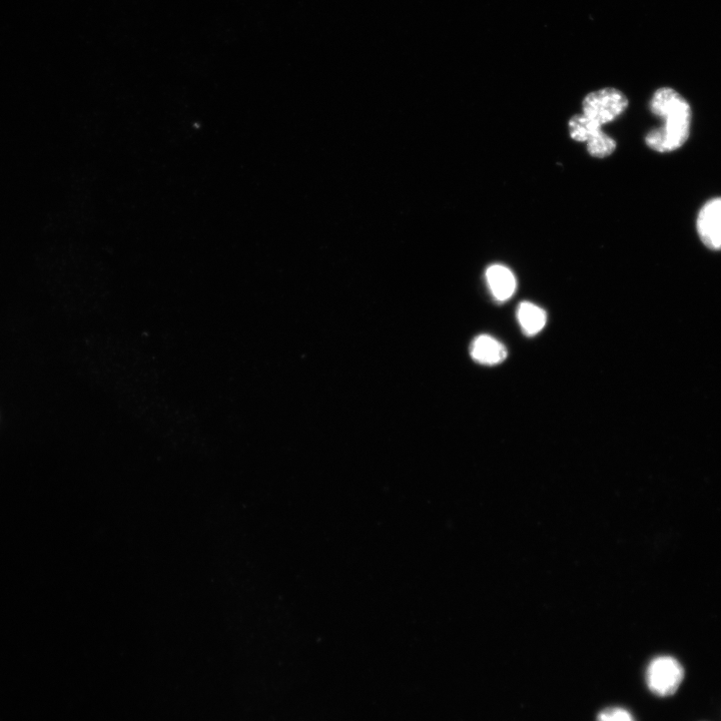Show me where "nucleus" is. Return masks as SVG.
<instances>
[{"label": "nucleus", "instance_id": "obj_9", "mask_svg": "<svg viewBox=\"0 0 721 721\" xmlns=\"http://www.w3.org/2000/svg\"><path fill=\"white\" fill-rule=\"evenodd\" d=\"M616 149L615 141L602 131L597 133L587 142L589 154L598 159L610 156Z\"/></svg>", "mask_w": 721, "mask_h": 721}, {"label": "nucleus", "instance_id": "obj_8", "mask_svg": "<svg viewBox=\"0 0 721 721\" xmlns=\"http://www.w3.org/2000/svg\"><path fill=\"white\" fill-rule=\"evenodd\" d=\"M601 126L587 116L577 115L569 122V133L576 142H588L601 131Z\"/></svg>", "mask_w": 721, "mask_h": 721}, {"label": "nucleus", "instance_id": "obj_7", "mask_svg": "<svg viewBox=\"0 0 721 721\" xmlns=\"http://www.w3.org/2000/svg\"><path fill=\"white\" fill-rule=\"evenodd\" d=\"M517 319L527 336H534L542 331L547 320L545 311L529 302H523L519 305Z\"/></svg>", "mask_w": 721, "mask_h": 721}, {"label": "nucleus", "instance_id": "obj_3", "mask_svg": "<svg viewBox=\"0 0 721 721\" xmlns=\"http://www.w3.org/2000/svg\"><path fill=\"white\" fill-rule=\"evenodd\" d=\"M628 107L626 97L616 89H603L589 94L583 102V114L601 127L613 122Z\"/></svg>", "mask_w": 721, "mask_h": 721}, {"label": "nucleus", "instance_id": "obj_5", "mask_svg": "<svg viewBox=\"0 0 721 721\" xmlns=\"http://www.w3.org/2000/svg\"><path fill=\"white\" fill-rule=\"evenodd\" d=\"M470 354L476 362L489 366L500 364L507 358L505 346L488 335H481L473 341Z\"/></svg>", "mask_w": 721, "mask_h": 721}, {"label": "nucleus", "instance_id": "obj_2", "mask_svg": "<svg viewBox=\"0 0 721 721\" xmlns=\"http://www.w3.org/2000/svg\"><path fill=\"white\" fill-rule=\"evenodd\" d=\"M683 678L682 665L670 656L654 658L646 670V683L649 690L660 697L673 695L680 687Z\"/></svg>", "mask_w": 721, "mask_h": 721}, {"label": "nucleus", "instance_id": "obj_10", "mask_svg": "<svg viewBox=\"0 0 721 721\" xmlns=\"http://www.w3.org/2000/svg\"><path fill=\"white\" fill-rule=\"evenodd\" d=\"M596 721H635V719L625 708L608 707L598 714Z\"/></svg>", "mask_w": 721, "mask_h": 721}, {"label": "nucleus", "instance_id": "obj_4", "mask_svg": "<svg viewBox=\"0 0 721 721\" xmlns=\"http://www.w3.org/2000/svg\"><path fill=\"white\" fill-rule=\"evenodd\" d=\"M696 228L704 246L713 251L721 250V198L712 199L701 208Z\"/></svg>", "mask_w": 721, "mask_h": 721}, {"label": "nucleus", "instance_id": "obj_6", "mask_svg": "<svg viewBox=\"0 0 721 721\" xmlns=\"http://www.w3.org/2000/svg\"><path fill=\"white\" fill-rule=\"evenodd\" d=\"M486 280L490 291L498 302L509 300L516 290V279L513 273L501 265H493L486 272Z\"/></svg>", "mask_w": 721, "mask_h": 721}, {"label": "nucleus", "instance_id": "obj_1", "mask_svg": "<svg viewBox=\"0 0 721 721\" xmlns=\"http://www.w3.org/2000/svg\"><path fill=\"white\" fill-rule=\"evenodd\" d=\"M650 110L663 126L646 136V145L657 153L680 149L689 138L691 126L692 113L686 100L672 89H659L652 97Z\"/></svg>", "mask_w": 721, "mask_h": 721}]
</instances>
